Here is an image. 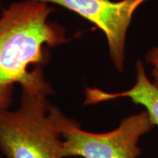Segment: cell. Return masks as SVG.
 Returning a JSON list of instances; mask_svg holds the SVG:
<instances>
[{"mask_svg":"<svg viewBox=\"0 0 158 158\" xmlns=\"http://www.w3.org/2000/svg\"><path fill=\"white\" fill-rule=\"evenodd\" d=\"M49 87L22 88L20 105L0 112V151L6 158H63L65 115L51 106Z\"/></svg>","mask_w":158,"mask_h":158,"instance_id":"2","label":"cell"},{"mask_svg":"<svg viewBox=\"0 0 158 158\" xmlns=\"http://www.w3.org/2000/svg\"><path fill=\"white\" fill-rule=\"evenodd\" d=\"M62 6L91 22L106 35L116 69L124 68L127 34L135 11L148 0H33Z\"/></svg>","mask_w":158,"mask_h":158,"instance_id":"4","label":"cell"},{"mask_svg":"<svg viewBox=\"0 0 158 158\" xmlns=\"http://www.w3.org/2000/svg\"><path fill=\"white\" fill-rule=\"evenodd\" d=\"M155 125L146 110L124 118L117 128L107 133H91L65 117L62 125V156L83 158H138V142Z\"/></svg>","mask_w":158,"mask_h":158,"instance_id":"3","label":"cell"},{"mask_svg":"<svg viewBox=\"0 0 158 158\" xmlns=\"http://www.w3.org/2000/svg\"><path fill=\"white\" fill-rule=\"evenodd\" d=\"M55 11L48 4L22 0L6 8L0 17V112L8 110L14 86L41 87L43 67L49 62L50 48L70 39L65 28L51 21Z\"/></svg>","mask_w":158,"mask_h":158,"instance_id":"1","label":"cell"},{"mask_svg":"<svg viewBox=\"0 0 158 158\" xmlns=\"http://www.w3.org/2000/svg\"><path fill=\"white\" fill-rule=\"evenodd\" d=\"M146 62L151 66L153 84L158 88V47H154L146 54Z\"/></svg>","mask_w":158,"mask_h":158,"instance_id":"6","label":"cell"},{"mask_svg":"<svg viewBox=\"0 0 158 158\" xmlns=\"http://www.w3.org/2000/svg\"><path fill=\"white\" fill-rule=\"evenodd\" d=\"M135 69V84L129 90L110 93L98 88H86L84 105H95L119 98H128L134 104L141 105L145 108L154 125L158 126V88L148 77L141 60L136 62Z\"/></svg>","mask_w":158,"mask_h":158,"instance_id":"5","label":"cell"}]
</instances>
